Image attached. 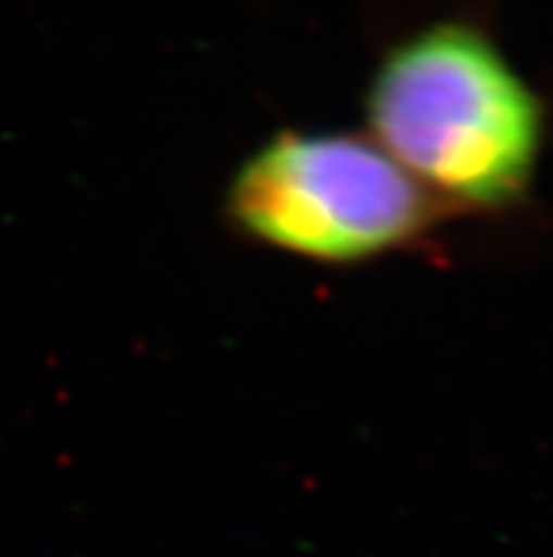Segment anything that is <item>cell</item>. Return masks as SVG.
Segmentation results:
<instances>
[{"mask_svg": "<svg viewBox=\"0 0 553 557\" xmlns=\"http://www.w3.org/2000/svg\"><path fill=\"white\" fill-rule=\"evenodd\" d=\"M367 136L449 215L526 201L545 150L531 85L475 26L435 23L392 46L365 97Z\"/></svg>", "mask_w": 553, "mask_h": 557, "instance_id": "1", "label": "cell"}, {"mask_svg": "<svg viewBox=\"0 0 553 557\" xmlns=\"http://www.w3.org/2000/svg\"><path fill=\"white\" fill-rule=\"evenodd\" d=\"M229 230L297 261L348 269L406 252L447 219L367 134L277 131L235 168Z\"/></svg>", "mask_w": 553, "mask_h": 557, "instance_id": "2", "label": "cell"}]
</instances>
